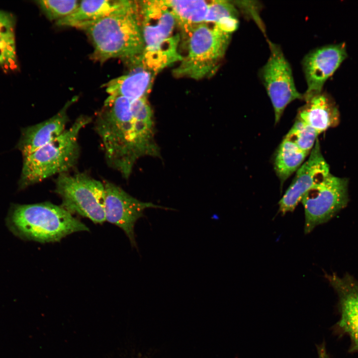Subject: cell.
I'll return each mask as SVG.
<instances>
[{
	"label": "cell",
	"instance_id": "1",
	"mask_svg": "<svg viewBox=\"0 0 358 358\" xmlns=\"http://www.w3.org/2000/svg\"><path fill=\"white\" fill-rule=\"evenodd\" d=\"M94 127L107 165L125 179L139 158L160 156L154 138L153 112L146 97L131 100L109 95Z\"/></svg>",
	"mask_w": 358,
	"mask_h": 358
},
{
	"label": "cell",
	"instance_id": "2",
	"mask_svg": "<svg viewBox=\"0 0 358 358\" xmlns=\"http://www.w3.org/2000/svg\"><path fill=\"white\" fill-rule=\"evenodd\" d=\"M77 28L84 30L92 42V59L104 62L119 58L130 67L139 62L145 46L138 3L127 0L115 12Z\"/></svg>",
	"mask_w": 358,
	"mask_h": 358
},
{
	"label": "cell",
	"instance_id": "3",
	"mask_svg": "<svg viewBox=\"0 0 358 358\" xmlns=\"http://www.w3.org/2000/svg\"><path fill=\"white\" fill-rule=\"evenodd\" d=\"M9 230L20 239L40 243L60 241L88 227L61 205L49 202L13 204L6 218Z\"/></svg>",
	"mask_w": 358,
	"mask_h": 358
},
{
	"label": "cell",
	"instance_id": "4",
	"mask_svg": "<svg viewBox=\"0 0 358 358\" xmlns=\"http://www.w3.org/2000/svg\"><path fill=\"white\" fill-rule=\"evenodd\" d=\"M144 50L140 63L157 73L182 60L178 53L179 35L173 36L176 18L164 0L138 2Z\"/></svg>",
	"mask_w": 358,
	"mask_h": 358
},
{
	"label": "cell",
	"instance_id": "5",
	"mask_svg": "<svg viewBox=\"0 0 358 358\" xmlns=\"http://www.w3.org/2000/svg\"><path fill=\"white\" fill-rule=\"evenodd\" d=\"M91 120L90 116H80L59 136L23 157L19 188L24 189L55 175L68 173L74 168L80 153L79 135Z\"/></svg>",
	"mask_w": 358,
	"mask_h": 358
},
{
	"label": "cell",
	"instance_id": "6",
	"mask_svg": "<svg viewBox=\"0 0 358 358\" xmlns=\"http://www.w3.org/2000/svg\"><path fill=\"white\" fill-rule=\"evenodd\" d=\"M182 32L187 53L182 57L179 66L173 70L174 75L195 80L213 76L225 55L231 34L204 22Z\"/></svg>",
	"mask_w": 358,
	"mask_h": 358
},
{
	"label": "cell",
	"instance_id": "7",
	"mask_svg": "<svg viewBox=\"0 0 358 358\" xmlns=\"http://www.w3.org/2000/svg\"><path fill=\"white\" fill-rule=\"evenodd\" d=\"M55 183V192L62 199L61 206L66 210L94 223L106 221L103 182L84 173H66L59 175Z\"/></svg>",
	"mask_w": 358,
	"mask_h": 358
},
{
	"label": "cell",
	"instance_id": "8",
	"mask_svg": "<svg viewBox=\"0 0 358 358\" xmlns=\"http://www.w3.org/2000/svg\"><path fill=\"white\" fill-rule=\"evenodd\" d=\"M348 201V179L330 174L302 198L305 212V234L328 221L347 206Z\"/></svg>",
	"mask_w": 358,
	"mask_h": 358
},
{
	"label": "cell",
	"instance_id": "9",
	"mask_svg": "<svg viewBox=\"0 0 358 358\" xmlns=\"http://www.w3.org/2000/svg\"><path fill=\"white\" fill-rule=\"evenodd\" d=\"M268 42L270 55L260 76L271 102L277 124L288 104L296 99L303 100V94L295 87L291 67L279 46Z\"/></svg>",
	"mask_w": 358,
	"mask_h": 358
},
{
	"label": "cell",
	"instance_id": "10",
	"mask_svg": "<svg viewBox=\"0 0 358 358\" xmlns=\"http://www.w3.org/2000/svg\"><path fill=\"white\" fill-rule=\"evenodd\" d=\"M103 183L105 220L122 229L133 247H137L134 226L137 221L144 216L146 209H172L152 202L141 201L111 182L106 181Z\"/></svg>",
	"mask_w": 358,
	"mask_h": 358
},
{
	"label": "cell",
	"instance_id": "11",
	"mask_svg": "<svg viewBox=\"0 0 358 358\" xmlns=\"http://www.w3.org/2000/svg\"><path fill=\"white\" fill-rule=\"evenodd\" d=\"M347 57L346 45L342 43L317 48L304 57L302 68L307 88L303 94L304 100L322 92L326 81Z\"/></svg>",
	"mask_w": 358,
	"mask_h": 358
},
{
	"label": "cell",
	"instance_id": "12",
	"mask_svg": "<svg viewBox=\"0 0 358 358\" xmlns=\"http://www.w3.org/2000/svg\"><path fill=\"white\" fill-rule=\"evenodd\" d=\"M330 174L329 166L322 155L317 139L308 158L298 169L291 184L279 201V212L284 215L293 211L305 194Z\"/></svg>",
	"mask_w": 358,
	"mask_h": 358
},
{
	"label": "cell",
	"instance_id": "13",
	"mask_svg": "<svg viewBox=\"0 0 358 358\" xmlns=\"http://www.w3.org/2000/svg\"><path fill=\"white\" fill-rule=\"evenodd\" d=\"M339 297L340 318L337 327L351 340L350 351L358 352V281L349 274L326 275Z\"/></svg>",
	"mask_w": 358,
	"mask_h": 358
},
{
	"label": "cell",
	"instance_id": "14",
	"mask_svg": "<svg viewBox=\"0 0 358 358\" xmlns=\"http://www.w3.org/2000/svg\"><path fill=\"white\" fill-rule=\"evenodd\" d=\"M77 99V96H74L52 117L22 129L16 148L21 152L23 157L48 144L66 130L69 121L68 109Z\"/></svg>",
	"mask_w": 358,
	"mask_h": 358
},
{
	"label": "cell",
	"instance_id": "15",
	"mask_svg": "<svg viewBox=\"0 0 358 358\" xmlns=\"http://www.w3.org/2000/svg\"><path fill=\"white\" fill-rule=\"evenodd\" d=\"M305 102L298 110L296 117L320 134L339 124L338 108L334 100L327 93L322 92L306 100Z\"/></svg>",
	"mask_w": 358,
	"mask_h": 358
},
{
	"label": "cell",
	"instance_id": "16",
	"mask_svg": "<svg viewBox=\"0 0 358 358\" xmlns=\"http://www.w3.org/2000/svg\"><path fill=\"white\" fill-rule=\"evenodd\" d=\"M156 75L138 66L132 68L129 73L110 80L104 87L109 95L123 96L133 100L147 97Z\"/></svg>",
	"mask_w": 358,
	"mask_h": 358
},
{
	"label": "cell",
	"instance_id": "17",
	"mask_svg": "<svg viewBox=\"0 0 358 358\" xmlns=\"http://www.w3.org/2000/svg\"><path fill=\"white\" fill-rule=\"evenodd\" d=\"M127 0H82L70 15L56 21L60 26L78 27L85 23L97 20L122 8Z\"/></svg>",
	"mask_w": 358,
	"mask_h": 358
},
{
	"label": "cell",
	"instance_id": "18",
	"mask_svg": "<svg viewBox=\"0 0 358 358\" xmlns=\"http://www.w3.org/2000/svg\"><path fill=\"white\" fill-rule=\"evenodd\" d=\"M173 13L177 24L184 31L204 22L208 2L204 0H164Z\"/></svg>",
	"mask_w": 358,
	"mask_h": 358
},
{
	"label": "cell",
	"instance_id": "19",
	"mask_svg": "<svg viewBox=\"0 0 358 358\" xmlns=\"http://www.w3.org/2000/svg\"><path fill=\"white\" fill-rule=\"evenodd\" d=\"M310 153L301 150L291 142L283 139L274 161L275 172L281 183L298 170Z\"/></svg>",
	"mask_w": 358,
	"mask_h": 358
},
{
	"label": "cell",
	"instance_id": "20",
	"mask_svg": "<svg viewBox=\"0 0 358 358\" xmlns=\"http://www.w3.org/2000/svg\"><path fill=\"white\" fill-rule=\"evenodd\" d=\"M239 13L231 1L215 0L208 3L204 22L214 24L225 32L231 34L238 27Z\"/></svg>",
	"mask_w": 358,
	"mask_h": 358
},
{
	"label": "cell",
	"instance_id": "21",
	"mask_svg": "<svg viewBox=\"0 0 358 358\" xmlns=\"http://www.w3.org/2000/svg\"><path fill=\"white\" fill-rule=\"evenodd\" d=\"M319 134L311 126L296 117L284 138L294 144L301 150L310 153Z\"/></svg>",
	"mask_w": 358,
	"mask_h": 358
},
{
	"label": "cell",
	"instance_id": "22",
	"mask_svg": "<svg viewBox=\"0 0 358 358\" xmlns=\"http://www.w3.org/2000/svg\"><path fill=\"white\" fill-rule=\"evenodd\" d=\"M39 7L50 20L57 21L72 14L80 1L77 0H42L36 1Z\"/></svg>",
	"mask_w": 358,
	"mask_h": 358
},
{
	"label": "cell",
	"instance_id": "23",
	"mask_svg": "<svg viewBox=\"0 0 358 358\" xmlns=\"http://www.w3.org/2000/svg\"><path fill=\"white\" fill-rule=\"evenodd\" d=\"M15 62L14 33L0 34V65L11 67L15 64Z\"/></svg>",
	"mask_w": 358,
	"mask_h": 358
},
{
	"label": "cell",
	"instance_id": "24",
	"mask_svg": "<svg viewBox=\"0 0 358 358\" xmlns=\"http://www.w3.org/2000/svg\"><path fill=\"white\" fill-rule=\"evenodd\" d=\"M14 24L9 13L0 10V34L14 33Z\"/></svg>",
	"mask_w": 358,
	"mask_h": 358
},
{
	"label": "cell",
	"instance_id": "25",
	"mask_svg": "<svg viewBox=\"0 0 358 358\" xmlns=\"http://www.w3.org/2000/svg\"><path fill=\"white\" fill-rule=\"evenodd\" d=\"M317 352L318 358H330L324 344L318 347Z\"/></svg>",
	"mask_w": 358,
	"mask_h": 358
}]
</instances>
